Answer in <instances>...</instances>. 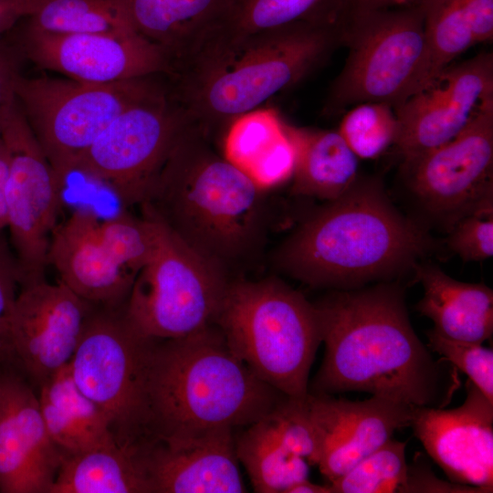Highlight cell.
<instances>
[{"instance_id": "cell-38", "label": "cell", "mask_w": 493, "mask_h": 493, "mask_svg": "<svg viewBox=\"0 0 493 493\" xmlns=\"http://www.w3.org/2000/svg\"><path fill=\"white\" fill-rule=\"evenodd\" d=\"M420 492L469 493L481 491L473 487L456 484L451 481H443L423 461L416 459L414 464L408 465L405 493Z\"/></svg>"}, {"instance_id": "cell-25", "label": "cell", "mask_w": 493, "mask_h": 493, "mask_svg": "<svg viewBox=\"0 0 493 493\" xmlns=\"http://www.w3.org/2000/svg\"><path fill=\"white\" fill-rule=\"evenodd\" d=\"M37 397L49 437L63 454L114 440L106 415L78 387L69 363L40 385Z\"/></svg>"}, {"instance_id": "cell-41", "label": "cell", "mask_w": 493, "mask_h": 493, "mask_svg": "<svg viewBox=\"0 0 493 493\" xmlns=\"http://www.w3.org/2000/svg\"><path fill=\"white\" fill-rule=\"evenodd\" d=\"M421 0H348V9L404 7L419 5Z\"/></svg>"}, {"instance_id": "cell-31", "label": "cell", "mask_w": 493, "mask_h": 493, "mask_svg": "<svg viewBox=\"0 0 493 493\" xmlns=\"http://www.w3.org/2000/svg\"><path fill=\"white\" fill-rule=\"evenodd\" d=\"M406 441L393 438L329 484L332 493H405Z\"/></svg>"}, {"instance_id": "cell-4", "label": "cell", "mask_w": 493, "mask_h": 493, "mask_svg": "<svg viewBox=\"0 0 493 493\" xmlns=\"http://www.w3.org/2000/svg\"><path fill=\"white\" fill-rule=\"evenodd\" d=\"M286 397L233 352L216 324L181 338L152 339L145 366L144 442L245 427Z\"/></svg>"}, {"instance_id": "cell-1", "label": "cell", "mask_w": 493, "mask_h": 493, "mask_svg": "<svg viewBox=\"0 0 493 493\" xmlns=\"http://www.w3.org/2000/svg\"><path fill=\"white\" fill-rule=\"evenodd\" d=\"M313 304L325 352L309 393L364 392L435 408L450 403L457 369L419 339L399 281L333 289Z\"/></svg>"}, {"instance_id": "cell-27", "label": "cell", "mask_w": 493, "mask_h": 493, "mask_svg": "<svg viewBox=\"0 0 493 493\" xmlns=\"http://www.w3.org/2000/svg\"><path fill=\"white\" fill-rule=\"evenodd\" d=\"M48 493H150L138 447L110 441L63 454Z\"/></svg>"}, {"instance_id": "cell-29", "label": "cell", "mask_w": 493, "mask_h": 493, "mask_svg": "<svg viewBox=\"0 0 493 493\" xmlns=\"http://www.w3.org/2000/svg\"><path fill=\"white\" fill-rule=\"evenodd\" d=\"M21 22L54 35L138 33L117 0H45Z\"/></svg>"}, {"instance_id": "cell-44", "label": "cell", "mask_w": 493, "mask_h": 493, "mask_svg": "<svg viewBox=\"0 0 493 493\" xmlns=\"http://www.w3.org/2000/svg\"><path fill=\"white\" fill-rule=\"evenodd\" d=\"M0 365H3V364L0 362Z\"/></svg>"}, {"instance_id": "cell-12", "label": "cell", "mask_w": 493, "mask_h": 493, "mask_svg": "<svg viewBox=\"0 0 493 493\" xmlns=\"http://www.w3.org/2000/svg\"><path fill=\"white\" fill-rule=\"evenodd\" d=\"M194 122L167 87L120 113L83 154L79 170L126 207L142 205L174 143Z\"/></svg>"}, {"instance_id": "cell-22", "label": "cell", "mask_w": 493, "mask_h": 493, "mask_svg": "<svg viewBox=\"0 0 493 493\" xmlns=\"http://www.w3.org/2000/svg\"><path fill=\"white\" fill-rule=\"evenodd\" d=\"M414 276L424 289L416 310L448 339L483 343L493 334V290L483 283L456 280L438 266L422 261Z\"/></svg>"}, {"instance_id": "cell-13", "label": "cell", "mask_w": 493, "mask_h": 493, "mask_svg": "<svg viewBox=\"0 0 493 493\" xmlns=\"http://www.w3.org/2000/svg\"><path fill=\"white\" fill-rule=\"evenodd\" d=\"M1 136L9 152L6 227L19 286L24 287L46 279L49 243L62 200L60 184L18 104Z\"/></svg>"}, {"instance_id": "cell-35", "label": "cell", "mask_w": 493, "mask_h": 493, "mask_svg": "<svg viewBox=\"0 0 493 493\" xmlns=\"http://www.w3.org/2000/svg\"><path fill=\"white\" fill-rule=\"evenodd\" d=\"M445 245L463 261H483L493 256V210L461 218L446 233Z\"/></svg>"}, {"instance_id": "cell-7", "label": "cell", "mask_w": 493, "mask_h": 493, "mask_svg": "<svg viewBox=\"0 0 493 493\" xmlns=\"http://www.w3.org/2000/svg\"><path fill=\"white\" fill-rule=\"evenodd\" d=\"M348 56L332 82L325 113L362 102L399 106L417 89L425 60L421 6L348 9L341 22Z\"/></svg>"}, {"instance_id": "cell-42", "label": "cell", "mask_w": 493, "mask_h": 493, "mask_svg": "<svg viewBox=\"0 0 493 493\" xmlns=\"http://www.w3.org/2000/svg\"><path fill=\"white\" fill-rule=\"evenodd\" d=\"M285 493H332V490L330 484L319 485L306 478L293 484Z\"/></svg>"}, {"instance_id": "cell-37", "label": "cell", "mask_w": 493, "mask_h": 493, "mask_svg": "<svg viewBox=\"0 0 493 493\" xmlns=\"http://www.w3.org/2000/svg\"><path fill=\"white\" fill-rule=\"evenodd\" d=\"M22 53L19 47L0 41V136L16 107L15 83L19 73Z\"/></svg>"}, {"instance_id": "cell-5", "label": "cell", "mask_w": 493, "mask_h": 493, "mask_svg": "<svg viewBox=\"0 0 493 493\" xmlns=\"http://www.w3.org/2000/svg\"><path fill=\"white\" fill-rule=\"evenodd\" d=\"M341 45V24H293L198 51L167 77L168 84L211 139L227 136L247 114L320 68Z\"/></svg>"}, {"instance_id": "cell-16", "label": "cell", "mask_w": 493, "mask_h": 493, "mask_svg": "<svg viewBox=\"0 0 493 493\" xmlns=\"http://www.w3.org/2000/svg\"><path fill=\"white\" fill-rule=\"evenodd\" d=\"M95 308L59 280L21 287L11 320L16 364L41 385L69 363Z\"/></svg>"}, {"instance_id": "cell-9", "label": "cell", "mask_w": 493, "mask_h": 493, "mask_svg": "<svg viewBox=\"0 0 493 493\" xmlns=\"http://www.w3.org/2000/svg\"><path fill=\"white\" fill-rule=\"evenodd\" d=\"M161 225L158 245L135 278L125 314L144 337L176 339L215 324L231 280L225 268Z\"/></svg>"}, {"instance_id": "cell-17", "label": "cell", "mask_w": 493, "mask_h": 493, "mask_svg": "<svg viewBox=\"0 0 493 493\" xmlns=\"http://www.w3.org/2000/svg\"><path fill=\"white\" fill-rule=\"evenodd\" d=\"M453 409L414 406L410 427L451 482L493 491V403L470 381Z\"/></svg>"}, {"instance_id": "cell-30", "label": "cell", "mask_w": 493, "mask_h": 493, "mask_svg": "<svg viewBox=\"0 0 493 493\" xmlns=\"http://www.w3.org/2000/svg\"><path fill=\"white\" fill-rule=\"evenodd\" d=\"M419 5L425 21V60L415 92L476 45L457 0H421Z\"/></svg>"}, {"instance_id": "cell-21", "label": "cell", "mask_w": 493, "mask_h": 493, "mask_svg": "<svg viewBox=\"0 0 493 493\" xmlns=\"http://www.w3.org/2000/svg\"><path fill=\"white\" fill-rule=\"evenodd\" d=\"M100 216L78 208L51 236L47 263L59 281L88 302L105 308L126 304L137 277L115 257L101 238Z\"/></svg>"}, {"instance_id": "cell-23", "label": "cell", "mask_w": 493, "mask_h": 493, "mask_svg": "<svg viewBox=\"0 0 493 493\" xmlns=\"http://www.w3.org/2000/svg\"><path fill=\"white\" fill-rule=\"evenodd\" d=\"M117 2L136 31L165 53L172 72L210 37L226 5V0Z\"/></svg>"}, {"instance_id": "cell-8", "label": "cell", "mask_w": 493, "mask_h": 493, "mask_svg": "<svg viewBox=\"0 0 493 493\" xmlns=\"http://www.w3.org/2000/svg\"><path fill=\"white\" fill-rule=\"evenodd\" d=\"M156 77L88 83L47 77L15 83L17 104L58 179L72 171L124 110L167 87Z\"/></svg>"}, {"instance_id": "cell-32", "label": "cell", "mask_w": 493, "mask_h": 493, "mask_svg": "<svg viewBox=\"0 0 493 493\" xmlns=\"http://www.w3.org/2000/svg\"><path fill=\"white\" fill-rule=\"evenodd\" d=\"M338 131L359 159H375L395 145L399 124L392 105L362 102L344 115Z\"/></svg>"}, {"instance_id": "cell-11", "label": "cell", "mask_w": 493, "mask_h": 493, "mask_svg": "<svg viewBox=\"0 0 493 493\" xmlns=\"http://www.w3.org/2000/svg\"><path fill=\"white\" fill-rule=\"evenodd\" d=\"M401 178L414 219L447 233L461 218L493 210V100L456 138L404 158Z\"/></svg>"}, {"instance_id": "cell-18", "label": "cell", "mask_w": 493, "mask_h": 493, "mask_svg": "<svg viewBox=\"0 0 493 493\" xmlns=\"http://www.w3.org/2000/svg\"><path fill=\"white\" fill-rule=\"evenodd\" d=\"M305 404L318 442L317 466L329 482L382 446L396 430L410 426L414 408L375 395L351 401L311 393Z\"/></svg>"}, {"instance_id": "cell-28", "label": "cell", "mask_w": 493, "mask_h": 493, "mask_svg": "<svg viewBox=\"0 0 493 493\" xmlns=\"http://www.w3.org/2000/svg\"><path fill=\"white\" fill-rule=\"evenodd\" d=\"M235 435L236 453L257 493H285L309 478V463L290 453L278 439L267 415Z\"/></svg>"}, {"instance_id": "cell-10", "label": "cell", "mask_w": 493, "mask_h": 493, "mask_svg": "<svg viewBox=\"0 0 493 493\" xmlns=\"http://www.w3.org/2000/svg\"><path fill=\"white\" fill-rule=\"evenodd\" d=\"M152 340L129 321L125 304L96 306L69 362L76 384L104 413L122 446L138 447L145 440L144 378Z\"/></svg>"}, {"instance_id": "cell-43", "label": "cell", "mask_w": 493, "mask_h": 493, "mask_svg": "<svg viewBox=\"0 0 493 493\" xmlns=\"http://www.w3.org/2000/svg\"><path fill=\"white\" fill-rule=\"evenodd\" d=\"M6 176L7 173L0 174V233L3 232L7 226V211L5 189Z\"/></svg>"}, {"instance_id": "cell-20", "label": "cell", "mask_w": 493, "mask_h": 493, "mask_svg": "<svg viewBox=\"0 0 493 493\" xmlns=\"http://www.w3.org/2000/svg\"><path fill=\"white\" fill-rule=\"evenodd\" d=\"M62 457L32 388L16 372L0 369V491L48 493Z\"/></svg>"}, {"instance_id": "cell-2", "label": "cell", "mask_w": 493, "mask_h": 493, "mask_svg": "<svg viewBox=\"0 0 493 493\" xmlns=\"http://www.w3.org/2000/svg\"><path fill=\"white\" fill-rule=\"evenodd\" d=\"M442 243L392 202L382 180L359 175L279 245L280 272L312 288L352 289L398 281Z\"/></svg>"}, {"instance_id": "cell-15", "label": "cell", "mask_w": 493, "mask_h": 493, "mask_svg": "<svg viewBox=\"0 0 493 493\" xmlns=\"http://www.w3.org/2000/svg\"><path fill=\"white\" fill-rule=\"evenodd\" d=\"M19 49L38 67L70 79L112 83L169 76L165 53L140 33L54 35L22 26Z\"/></svg>"}, {"instance_id": "cell-24", "label": "cell", "mask_w": 493, "mask_h": 493, "mask_svg": "<svg viewBox=\"0 0 493 493\" xmlns=\"http://www.w3.org/2000/svg\"><path fill=\"white\" fill-rule=\"evenodd\" d=\"M294 150L291 193L330 201L359 176V158L338 131L281 126Z\"/></svg>"}, {"instance_id": "cell-19", "label": "cell", "mask_w": 493, "mask_h": 493, "mask_svg": "<svg viewBox=\"0 0 493 493\" xmlns=\"http://www.w3.org/2000/svg\"><path fill=\"white\" fill-rule=\"evenodd\" d=\"M234 431L221 426L168 442L142 444L138 457L149 492H246Z\"/></svg>"}, {"instance_id": "cell-40", "label": "cell", "mask_w": 493, "mask_h": 493, "mask_svg": "<svg viewBox=\"0 0 493 493\" xmlns=\"http://www.w3.org/2000/svg\"><path fill=\"white\" fill-rule=\"evenodd\" d=\"M45 0H0V37L21 19L33 14Z\"/></svg>"}, {"instance_id": "cell-3", "label": "cell", "mask_w": 493, "mask_h": 493, "mask_svg": "<svg viewBox=\"0 0 493 493\" xmlns=\"http://www.w3.org/2000/svg\"><path fill=\"white\" fill-rule=\"evenodd\" d=\"M264 192L192 122L174 143L141 207L142 215L158 220L226 270L261 246L267 226Z\"/></svg>"}, {"instance_id": "cell-6", "label": "cell", "mask_w": 493, "mask_h": 493, "mask_svg": "<svg viewBox=\"0 0 493 493\" xmlns=\"http://www.w3.org/2000/svg\"><path fill=\"white\" fill-rule=\"evenodd\" d=\"M215 324L259 379L306 399L321 336L316 308L302 293L278 278L231 280Z\"/></svg>"}, {"instance_id": "cell-26", "label": "cell", "mask_w": 493, "mask_h": 493, "mask_svg": "<svg viewBox=\"0 0 493 493\" xmlns=\"http://www.w3.org/2000/svg\"><path fill=\"white\" fill-rule=\"evenodd\" d=\"M347 9L348 0H226L215 30L194 54L293 24H341Z\"/></svg>"}, {"instance_id": "cell-39", "label": "cell", "mask_w": 493, "mask_h": 493, "mask_svg": "<svg viewBox=\"0 0 493 493\" xmlns=\"http://www.w3.org/2000/svg\"><path fill=\"white\" fill-rule=\"evenodd\" d=\"M476 44L493 39V0H457Z\"/></svg>"}, {"instance_id": "cell-33", "label": "cell", "mask_w": 493, "mask_h": 493, "mask_svg": "<svg viewBox=\"0 0 493 493\" xmlns=\"http://www.w3.org/2000/svg\"><path fill=\"white\" fill-rule=\"evenodd\" d=\"M427 347L459 369L493 403V351L478 342L462 341L426 332Z\"/></svg>"}, {"instance_id": "cell-36", "label": "cell", "mask_w": 493, "mask_h": 493, "mask_svg": "<svg viewBox=\"0 0 493 493\" xmlns=\"http://www.w3.org/2000/svg\"><path fill=\"white\" fill-rule=\"evenodd\" d=\"M20 274L14 251L4 231L0 233V362L17 365L11 339V320Z\"/></svg>"}, {"instance_id": "cell-14", "label": "cell", "mask_w": 493, "mask_h": 493, "mask_svg": "<svg viewBox=\"0 0 493 493\" xmlns=\"http://www.w3.org/2000/svg\"><path fill=\"white\" fill-rule=\"evenodd\" d=\"M492 100L491 52L453 63L430 84L394 108L399 124L395 145L403 159L450 142Z\"/></svg>"}, {"instance_id": "cell-34", "label": "cell", "mask_w": 493, "mask_h": 493, "mask_svg": "<svg viewBox=\"0 0 493 493\" xmlns=\"http://www.w3.org/2000/svg\"><path fill=\"white\" fill-rule=\"evenodd\" d=\"M305 400L286 397L267 417L281 444L290 453L303 457L309 465L317 466L318 442Z\"/></svg>"}]
</instances>
